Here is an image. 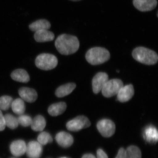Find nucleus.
<instances>
[{
    "label": "nucleus",
    "instance_id": "1",
    "mask_svg": "<svg viewBox=\"0 0 158 158\" xmlns=\"http://www.w3.org/2000/svg\"><path fill=\"white\" fill-rule=\"evenodd\" d=\"M57 50L63 55H69L77 52L80 47V42L76 36L62 34L57 37L55 41Z\"/></svg>",
    "mask_w": 158,
    "mask_h": 158
},
{
    "label": "nucleus",
    "instance_id": "2",
    "mask_svg": "<svg viewBox=\"0 0 158 158\" xmlns=\"http://www.w3.org/2000/svg\"><path fill=\"white\" fill-rule=\"evenodd\" d=\"M132 56L136 61L147 65H154L158 62L157 54L154 51L143 47H138L133 50Z\"/></svg>",
    "mask_w": 158,
    "mask_h": 158
},
{
    "label": "nucleus",
    "instance_id": "3",
    "mask_svg": "<svg viewBox=\"0 0 158 158\" xmlns=\"http://www.w3.org/2000/svg\"><path fill=\"white\" fill-rule=\"evenodd\" d=\"M110 53L106 49L94 47L90 49L86 54V59L90 64L98 65L107 62L110 59Z\"/></svg>",
    "mask_w": 158,
    "mask_h": 158
},
{
    "label": "nucleus",
    "instance_id": "4",
    "mask_svg": "<svg viewBox=\"0 0 158 158\" xmlns=\"http://www.w3.org/2000/svg\"><path fill=\"white\" fill-rule=\"evenodd\" d=\"M35 64L40 69L44 70H51L56 67L58 59L52 54H41L36 58Z\"/></svg>",
    "mask_w": 158,
    "mask_h": 158
},
{
    "label": "nucleus",
    "instance_id": "5",
    "mask_svg": "<svg viewBox=\"0 0 158 158\" xmlns=\"http://www.w3.org/2000/svg\"><path fill=\"white\" fill-rule=\"evenodd\" d=\"M123 86V83L119 79L108 80L102 89V94L105 97H111L117 95L119 90Z\"/></svg>",
    "mask_w": 158,
    "mask_h": 158
},
{
    "label": "nucleus",
    "instance_id": "6",
    "mask_svg": "<svg viewBox=\"0 0 158 158\" xmlns=\"http://www.w3.org/2000/svg\"><path fill=\"white\" fill-rule=\"evenodd\" d=\"M90 120L86 116H80L66 123L67 129L72 131H78L90 126Z\"/></svg>",
    "mask_w": 158,
    "mask_h": 158
},
{
    "label": "nucleus",
    "instance_id": "7",
    "mask_svg": "<svg viewBox=\"0 0 158 158\" xmlns=\"http://www.w3.org/2000/svg\"><path fill=\"white\" fill-rule=\"evenodd\" d=\"M97 127L102 135L106 138L113 136L116 131L115 123L109 119L100 120L97 124Z\"/></svg>",
    "mask_w": 158,
    "mask_h": 158
},
{
    "label": "nucleus",
    "instance_id": "8",
    "mask_svg": "<svg viewBox=\"0 0 158 158\" xmlns=\"http://www.w3.org/2000/svg\"><path fill=\"white\" fill-rule=\"evenodd\" d=\"M109 80L107 74L103 72H100L94 77L92 80V89L94 93L98 94L101 91L105 84Z\"/></svg>",
    "mask_w": 158,
    "mask_h": 158
},
{
    "label": "nucleus",
    "instance_id": "9",
    "mask_svg": "<svg viewBox=\"0 0 158 158\" xmlns=\"http://www.w3.org/2000/svg\"><path fill=\"white\" fill-rule=\"evenodd\" d=\"M133 2L135 8L142 12L153 10L158 4L157 0H133Z\"/></svg>",
    "mask_w": 158,
    "mask_h": 158
},
{
    "label": "nucleus",
    "instance_id": "10",
    "mask_svg": "<svg viewBox=\"0 0 158 158\" xmlns=\"http://www.w3.org/2000/svg\"><path fill=\"white\" fill-rule=\"evenodd\" d=\"M43 148L39 142L31 141L27 146L26 152L29 158H40L42 154Z\"/></svg>",
    "mask_w": 158,
    "mask_h": 158
},
{
    "label": "nucleus",
    "instance_id": "11",
    "mask_svg": "<svg viewBox=\"0 0 158 158\" xmlns=\"http://www.w3.org/2000/svg\"><path fill=\"white\" fill-rule=\"evenodd\" d=\"M135 94L134 87L132 85L123 86L117 93V99L121 102H125L131 99Z\"/></svg>",
    "mask_w": 158,
    "mask_h": 158
},
{
    "label": "nucleus",
    "instance_id": "12",
    "mask_svg": "<svg viewBox=\"0 0 158 158\" xmlns=\"http://www.w3.org/2000/svg\"><path fill=\"white\" fill-rule=\"evenodd\" d=\"M19 94L23 100L28 102H34L37 99V92L32 88H22L19 90Z\"/></svg>",
    "mask_w": 158,
    "mask_h": 158
},
{
    "label": "nucleus",
    "instance_id": "13",
    "mask_svg": "<svg viewBox=\"0 0 158 158\" xmlns=\"http://www.w3.org/2000/svg\"><path fill=\"white\" fill-rule=\"evenodd\" d=\"M56 140L58 144L63 148L70 147L73 143V136L64 131L58 133L56 136Z\"/></svg>",
    "mask_w": 158,
    "mask_h": 158
},
{
    "label": "nucleus",
    "instance_id": "14",
    "mask_svg": "<svg viewBox=\"0 0 158 158\" xmlns=\"http://www.w3.org/2000/svg\"><path fill=\"white\" fill-rule=\"evenodd\" d=\"M143 137L144 140L151 144H155L158 141L157 130L152 125L147 127L144 131Z\"/></svg>",
    "mask_w": 158,
    "mask_h": 158
},
{
    "label": "nucleus",
    "instance_id": "15",
    "mask_svg": "<svg viewBox=\"0 0 158 158\" xmlns=\"http://www.w3.org/2000/svg\"><path fill=\"white\" fill-rule=\"evenodd\" d=\"M10 149L12 155L15 156H20L26 152L27 145L23 140H16L10 144Z\"/></svg>",
    "mask_w": 158,
    "mask_h": 158
},
{
    "label": "nucleus",
    "instance_id": "16",
    "mask_svg": "<svg viewBox=\"0 0 158 158\" xmlns=\"http://www.w3.org/2000/svg\"><path fill=\"white\" fill-rule=\"evenodd\" d=\"M34 37L37 42H48L53 40L55 35L53 33L48 30H40L35 32Z\"/></svg>",
    "mask_w": 158,
    "mask_h": 158
},
{
    "label": "nucleus",
    "instance_id": "17",
    "mask_svg": "<svg viewBox=\"0 0 158 158\" xmlns=\"http://www.w3.org/2000/svg\"><path fill=\"white\" fill-rule=\"evenodd\" d=\"M50 23L47 20L40 19L32 23L29 25V29L33 32H37L40 30H48L50 28Z\"/></svg>",
    "mask_w": 158,
    "mask_h": 158
},
{
    "label": "nucleus",
    "instance_id": "18",
    "mask_svg": "<svg viewBox=\"0 0 158 158\" xmlns=\"http://www.w3.org/2000/svg\"><path fill=\"white\" fill-rule=\"evenodd\" d=\"M66 108L67 106L65 102H60L51 105L48 109V113L52 116H59L65 112Z\"/></svg>",
    "mask_w": 158,
    "mask_h": 158
},
{
    "label": "nucleus",
    "instance_id": "19",
    "mask_svg": "<svg viewBox=\"0 0 158 158\" xmlns=\"http://www.w3.org/2000/svg\"><path fill=\"white\" fill-rule=\"evenodd\" d=\"M76 87L74 83H71L60 86L56 91V96L59 98L63 97L72 92Z\"/></svg>",
    "mask_w": 158,
    "mask_h": 158
},
{
    "label": "nucleus",
    "instance_id": "20",
    "mask_svg": "<svg viewBox=\"0 0 158 158\" xmlns=\"http://www.w3.org/2000/svg\"><path fill=\"white\" fill-rule=\"evenodd\" d=\"M11 78L16 81L27 83L30 81L28 73L24 69H17L14 70L11 75Z\"/></svg>",
    "mask_w": 158,
    "mask_h": 158
},
{
    "label": "nucleus",
    "instance_id": "21",
    "mask_svg": "<svg viewBox=\"0 0 158 158\" xmlns=\"http://www.w3.org/2000/svg\"><path fill=\"white\" fill-rule=\"evenodd\" d=\"M46 125L45 118L41 115H38L32 119L31 128L35 131H41L44 129Z\"/></svg>",
    "mask_w": 158,
    "mask_h": 158
},
{
    "label": "nucleus",
    "instance_id": "22",
    "mask_svg": "<svg viewBox=\"0 0 158 158\" xmlns=\"http://www.w3.org/2000/svg\"><path fill=\"white\" fill-rule=\"evenodd\" d=\"M11 107L13 112L17 115H22L25 111V105L22 99L17 98L13 101Z\"/></svg>",
    "mask_w": 158,
    "mask_h": 158
},
{
    "label": "nucleus",
    "instance_id": "23",
    "mask_svg": "<svg viewBox=\"0 0 158 158\" xmlns=\"http://www.w3.org/2000/svg\"><path fill=\"white\" fill-rule=\"evenodd\" d=\"M127 158H141V150L138 147L131 145L126 150Z\"/></svg>",
    "mask_w": 158,
    "mask_h": 158
},
{
    "label": "nucleus",
    "instance_id": "24",
    "mask_svg": "<svg viewBox=\"0 0 158 158\" xmlns=\"http://www.w3.org/2000/svg\"><path fill=\"white\" fill-rule=\"evenodd\" d=\"M6 126L11 129H14L18 126L17 118L10 114H7L4 116Z\"/></svg>",
    "mask_w": 158,
    "mask_h": 158
},
{
    "label": "nucleus",
    "instance_id": "25",
    "mask_svg": "<svg viewBox=\"0 0 158 158\" xmlns=\"http://www.w3.org/2000/svg\"><path fill=\"white\" fill-rule=\"evenodd\" d=\"M13 99L9 96H3L0 98V110H7L11 106Z\"/></svg>",
    "mask_w": 158,
    "mask_h": 158
},
{
    "label": "nucleus",
    "instance_id": "26",
    "mask_svg": "<svg viewBox=\"0 0 158 158\" xmlns=\"http://www.w3.org/2000/svg\"><path fill=\"white\" fill-rule=\"evenodd\" d=\"M37 140L41 145H45L52 142L53 140L50 134L47 132H42L38 135Z\"/></svg>",
    "mask_w": 158,
    "mask_h": 158
},
{
    "label": "nucleus",
    "instance_id": "27",
    "mask_svg": "<svg viewBox=\"0 0 158 158\" xmlns=\"http://www.w3.org/2000/svg\"><path fill=\"white\" fill-rule=\"evenodd\" d=\"M19 124L21 125L23 127H27L31 125L32 119L31 116L26 115H21L17 118Z\"/></svg>",
    "mask_w": 158,
    "mask_h": 158
},
{
    "label": "nucleus",
    "instance_id": "28",
    "mask_svg": "<svg viewBox=\"0 0 158 158\" xmlns=\"http://www.w3.org/2000/svg\"><path fill=\"white\" fill-rule=\"evenodd\" d=\"M6 127L5 117H4L2 111L0 110V131L5 129Z\"/></svg>",
    "mask_w": 158,
    "mask_h": 158
},
{
    "label": "nucleus",
    "instance_id": "29",
    "mask_svg": "<svg viewBox=\"0 0 158 158\" xmlns=\"http://www.w3.org/2000/svg\"><path fill=\"white\" fill-rule=\"evenodd\" d=\"M116 158H127L126 150L123 148H121L118 150V154H117Z\"/></svg>",
    "mask_w": 158,
    "mask_h": 158
},
{
    "label": "nucleus",
    "instance_id": "30",
    "mask_svg": "<svg viewBox=\"0 0 158 158\" xmlns=\"http://www.w3.org/2000/svg\"><path fill=\"white\" fill-rule=\"evenodd\" d=\"M97 158H108V156L103 150L99 149L97 152Z\"/></svg>",
    "mask_w": 158,
    "mask_h": 158
},
{
    "label": "nucleus",
    "instance_id": "31",
    "mask_svg": "<svg viewBox=\"0 0 158 158\" xmlns=\"http://www.w3.org/2000/svg\"><path fill=\"white\" fill-rule=\"evenodd\" d=\"M82 158H96L93 155L91 154H87L83 156Z\"/></svg>",
    "mask_w": 158,
    "mask_h": 158
},
{
    "label": "nucleus",
    "instance_id": "32",
    "mask_svg": "<svg viewBox=\"0 0 158 158\" xmlns=\"http://www.w3.org/2000/svg\"><path fill=\"white\" fill-rule=\"evenodd\" d=\"M73 2H78V1H81V0H70Z\"/></svg>",
    "mask_w": 158,
    "mask_h": 158
},
{
    "label": "nucleus",
    "instance_id": "33",
    "mask_svg": "<svg viewBox=\"0 0 158 158\" xmlns=\"http://www.w3.org/2000/svg\"><path fill=\"white\" fill-rule=\"evenodd\" d=\"M67 158V157H62V158Z\"/></svg>",
    "mask_w": 158,
    "mask_h": 158
},
{
    "label": "nucleus",
    "instance_id": "34",
    "mask_svg": "<svg viewBox=\"0 0 158 158\" xmlns=\"http://www.w3.org/2000/svg\"></svg>",
    "mask_w": 158,
    "mask_h": 158
}]
</instances>
